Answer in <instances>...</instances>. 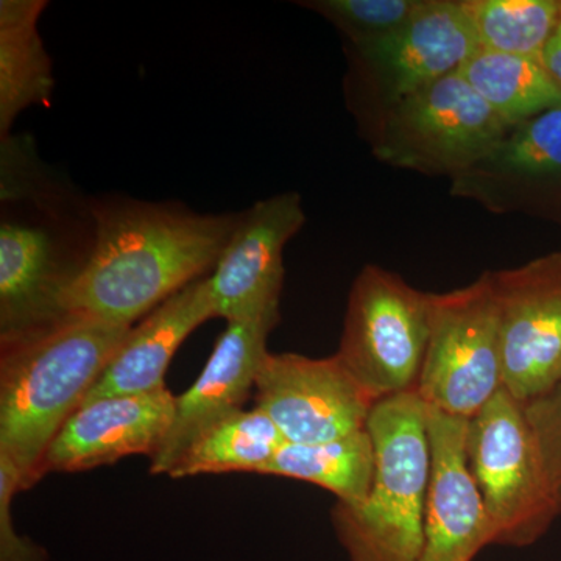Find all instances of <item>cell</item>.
<instances>
[{
	"mask_svg": "<svg viewBox=\"0 0 561 561\" xmlns=\"http://www.w3.org/2000/svg\"><path fill=\"white\" fill-rule=\"evenodd\" d=\"M90 214V253L62 295V316L124 327L214 271L241 220L124 197L92 202Z\"/></svg>",
	"mask_w": 561,
	"mask_h": 561,
	"instance_id": "6da1fadb",
	"label": "cell"
},
{
	"mask_svg": "<svg viewBox=\"0 0 561 561\" xmlns=\"http://www.w3.org/2000/svg\"><path fill=\"white\" fill-rule=\"evenodd\" d=\"M131 327L65 317L46 330L2 343L0 453L22 489L43 478V460L80 408Z\"/></svg>",
	"mask_w": 561,
	"mask_h": 561,
	"instance_id": "7a4b0ae2",
	"label": "cell"
},
{
	"mask_svg": "<svg viewBox=\"0 0 561 561\" xmlns=\"http://www.w3.org/2000/svg\"><path fill=\"white\" fill-rule=\"evenodd\" d=\"M367 431L370 493L360 505L337 502L334 529L350 561H419L432 467L426 402L416 391L378 401Z\"/></svg>",
	"mask_w": 561,
	"mask_h": 561,
	"instance_id": "3957f363",
	"label": "cell"
},
{
	"mask_svg": "<svg viewBox=\"0 0 561 561\" xmlns=\"http://www.w3.org/2000/svg\"><path fill=\"white\" fill-rule=\"evenodd\" d=\"M467 459L493 545H534L560 515L526 409L504 387L468 421Z\"/></svg>",
	"mask_w": 561,
	"mask_h": 561,
	"instance_id": "277c9868",
	"label": "cell"
},
{
	"mask_svg": "<svg viewBox=\"0 0 561 561\" xmlns=\"http://www.w3.org/2000/svg\"><path fill=\"white\" fill-rule=\"evenodd\" d=\"M511 128L454 72L391 106L368 130L373 154L383 164L453 180Z\"/></svg>",
	"mask_w": 561,
	"mask_h": 561,
	"instance_id": "5b68a950",
	"label": "cell"
},
{
	"mask_svg": "<svg viewBox=\"0 0 561 561\" xmlns=\"http://www.w3.org/2000/svg\"><path fill=\"white\" fill-rule=\"evenodd\" d=\"M432 294L367 265L351 287L339 359L375 401L419 387L431 334Z\"/></svg>",
	"mask_w": 561,
	"mask_h": 561,
	"instance_id": "8992f818",
	"label": "cell"
},
{
	"mask_svg": "<svg viewBox=\"0 0 561 561\" xmlns=\"http://www.w3.org/2000/svg\"><path fill=\"white\" fill-rule=\"evenodd\" d=\"M481 49L463 0H423L386 38L348 46L350 105L368 128L391 106L459 72Z\"/></svg>",
	"mask_w": 561,
	"mask_h": 561,
	"instance_id": "52a82bcc",
	"label": "cell"
},
{
	"mask_svg": "<svg viewBox=\"0 0 561 561\" xmlns=\"http://www.w3.org/2000/svg\"><path fill=\"white\" fill-rule=\"evenodd\" d=\"M502 382L501 320L491 272L432 294L431 334L416 393L432 409L470 421Z\"/></svg>",
	"mask_w": 561,
	"mask_h": 561,
	"instance_id": "ba28073f",
	"label": "cell"
},
{
	"mask_svg": "<svg viewBox=\"0 0 561 561\" xmlns=\"http://www.w3.org/2000/svg\"><path fill=\"white\" fill-rule=\"evenodd\" d=\"M256 408L267 413L287 443H321L367 427L376 402L337 354L312 359L267 353L257 370Z\"/></svg>",
	"mask_w": 561,
	"mask_h": 561,
	"instance_id": "9c48e42d",
	"label": "cell"
},
{
	"mask_svg": "<svg viewBox=\"0 0 561 561\" xmlns=\"http://www.w3.org/2000/svg\"><path fill=\"white\" fill-rule=\"evenodd\" d=\"M501 320L502 382L529 402L561 381V251L491 272Z\"/></svg>",
	"mask_w": 561,
	"mask_h": 561,
	"instance_id": "30bf717a",
	"label": "cell"
},
{
	"mask_svg": "<svg viewBox=\"0 0 561 561\" xmlns=\"http://www.w3.org/2000/svg\"><path fill=\"white\" fill-rule=\"evenodd\" d=\"M451 195L494 214L561 221V105L515 125L451 180Z\"/></svg>",
	"mask_w": 561,
	"mask_h": 561,
	"instance_id": "8fae6325",
	"label": "cell"
},
{
	"mask_svg": "<svg viewBox=\"0 0 561 561\" xmlns=\"http://www.w3.org/2000/svg\"><path fill=\"white\" fill-rule=\"evenodd\" d=\"M306 224L300 194L283 192L241 213L208 276L214 317L231 321L279 312L284 249Z\"/></svg>",
	"mask_w": 561,
	"mask_h": 561,
	"instance_id": "7c38bea8",
	"label": "cell"
},
{
	"mask_svg": "<svg viewBox=\"0 0 561 561\" xmlns=\"http://www.w3.org/2000/svg\"><path fill=\"white\" fill-rule=\"evenodd\" d=\"M84 261L69 257L57 221L20 219L3 210L0 224V342L16 341L65 319L62 295Z\"/></svg>",
	"mask_w": 561,
	"mask_h": 561,
	"instance_id": "4fadbf2b",
	"label": "cell"
},
{
	"mask_svg": "<svg viewBox=\"0 0 561 561\" xmlns=\"http://www.w3.org/2000/svg\"><path fill=\"white\" fill-rule=\"evenodd\" d=\"M278 321L279 312H271L228 323L197 381L176 398L171 430L150 459L151 474L169 476L206 431L242 411Z\"/></svg>",
	"mask_w": 561,
	"mask_h": 561,
	"instance_id": "5bb4252c",
	"label": "cell"
},
{
	"mask_svg": "<svg viewBox=\"0 0 561 561\" xmlns=\"http://www.w3.org/2000/svg\"><path fill=\"white\" fill-rule=\"evenodd\" d=\"M432 467L419 561H472L493 531L467 459L468 420L427 405Z\"/></svg>",
	"mask_w": 561,
	"mask_h": 561,
	"instance_id": "9a60e30c",
	"label": "cell"
},
{
	"mask_svg": "<svg viewBox=\"0 0 561 561\" xmlns=\"http://www.w3.org/2000/svg\"><path fill=\"white\" fill-rule=\"evenodd\" d=\"M175 409L176 397L168 387L81 405L50 443L41 471H88L136 454L151 459L171 430Z\"/></svg>",
	"mask_w": 561,
	"mask_h": 561,
	"instance_id": "2e32d148",
	"label": "cell"
},
{
	"mask_svg": "<svg viewBox=\"0 0 561 561\" xmlns=\"http://www.w3.org/2000/svg\"><path fill=\"white\" fill-rule=\"evenodd\" d=\"M210 319L216 317L206 276L184 287L131 327L81 405L121 394L150 393L165 387V371L176 351L192 332Z\"/></svg>",
	"mask_w": 561,
	"mask_h": 561,
	"instance_id": "e0dca14e",
	"label": "cell"
},
{
	"mask_svg": "<svg viewBox=\"0 0 561 561\" xmlns=\"http://www.w3.org/2000/svg\"><path fill=\"white\" fill-rule=\"evenodd\" d=\"M44 0L0 2V135L31 106L47 105L54 91L49 54L38 31Z\"/></svg>",
	"mask_w": 561,
	"mask_h": 561,
	"instance_id": "ac0fdd59",
	"label": "cell"
},
{
	"mask_svg": "<svg viewBox=\"0 0 561 561\" xmlns=\"http://www.w3.org/2000/svg\"><path fill=\"white\" fill-rule=\"evenodd\" d=\"M261 474L298 479L319 485L345 505H360L370 493L375 448L367 427L335 440L284 443Z\"/></svg>",
	"mask_w": 561,
	"mask_h": 561,
	"instance_id": "d6986e66",
	"label": "cell"
},
{
	"mask_svg": "<svg viewBox=\"0 0 561 561\" xmlns=\"http://www.w3.org/2000/svg\"><path fill=\"white\" fill-rule=\"evenodd\" d=\"M459 72L511 127L561 105V88L541 58L479 49Z\"/></svg>",
	"mask_w": 561,
	"mask_h": 561,
	"instance_id": "ffe728a7",
	"label": "cell"
},
{
	"mask_svg": "<svg viewBox=\"0 0 561 561\" xmlns=\"http://www.w3.org/2000/svg\"><path fill=\"white\" fill-rule=\"evenodd\" d=\"M284 443L283 434L267 413L257 408L242 409L206 431L169 476L183 479L217 472H262Z\"/></svg>",
	"mask_w": 561,
	"mask_h": 561,
	"instance_id": "44dd1931",
	"label": "cell"
},
{
	"mask_svg": "<svg viewBox=\"0 0 561 561\" xmlns=\"http://www.w3.org/2000/svg\"><path fill=\"white\" fill-rule=\"evenodd\" d=\"M481 49L541 58L561 0H463Z\"/></svg>",
	"mask_w": 561,
	"mask_h": 561,
	"instance_id": "7402d4cb",
	"label": "cell"
},
{
	"mask_svg": "<svg viewBox=\"0 0 561 561\" xmlns=\"http://www.w3.org/2000/svg\"><path fill=\"white\" fill-rule=\"evenodd\" d=\"M423 0H309L298 2L331 22L348 46L375 43L401 28Z\"/></svg>",
	"mask_w": 561,
	"mask_h": 561,
	"instance_id": "603a6c76",
	"label": "cell"
},
{
	"mask_svg": "<svg viewBox=\"0 0 561 561\" xmlns=\"http://www.w3.org/2000/svg\"><path fill=\"white\" fill-rule=\"evenodd\" d=\"M549 485L561 513V381L524 404Z\"/></svg>",
	"mask_w": 561,
	"mask_h": 561,
	"instance_id": "cb8c5ba5",
	"label": "cell"
},
{
	"mask_svg": "<svg viewBox=\"0 0 561 561\" xmlns=\"http://www.w3.org/2000/svg\"><path fill=\"white\" fill-rule=\"evenodd\" d=\"M21 490L20 472L10 457L0 453V561H47L46 549L14 527L11 502Z\"/></svg>",
	"mask_w": 561,
	"mask_h": 561,
	"instance_id": "d4e9b609",
	"label": "cell"
},
{
	"mask_svg": "<svg viewBox=\"0 0 561 561\" xmlns=\"http://www.w3.org/2000/svg\"><path fill=\"white\" fill-rule=\"evenodd\" d=\"M541 61L548 72L551 73L553 80L561 88V16L556 31L546 44L541 54Z\"/></svg>",
	"mask_w": 561,
	"mask_h": 561,
	"instance_id": "484cf974",
	"label": "cell"
}]
</instances>
